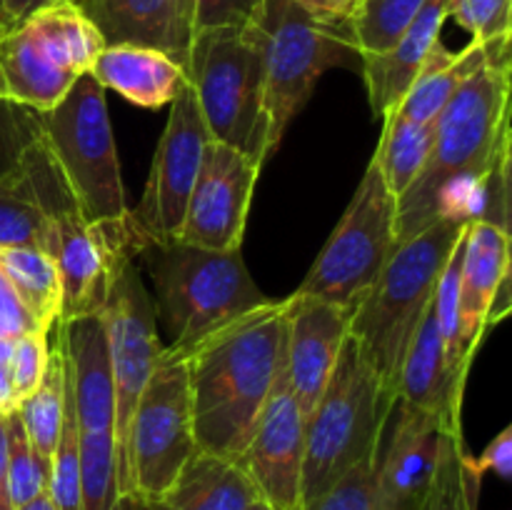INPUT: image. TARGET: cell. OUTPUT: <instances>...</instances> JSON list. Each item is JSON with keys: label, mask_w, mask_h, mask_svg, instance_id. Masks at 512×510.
I'll return each mask as SVG.
<instances>
[{"label": "cell", "mask_w": 512, "mask_h": 510, "mask_svg": "<svg viewBox=\"0 0 512 510\" xmlns=\"http://www.w3.org/2000/svg\"><path fill=\"white\" fill-rule=\"evenodd\" d=\"M38 140H43V115L0 98V178L18 168Z\"/></svg>", "instance_id": "cell-33"}, {"label": "cell", "mask_w": 512, "mask_h": 510, "mask_svg": "<svg viewBox=\"0 0 512 510\" xmlns=\"http://www.w3.org/2000/svg\"><path fill=\"white\" fill-rule=\"evenodd\" d=\"M260 495L243 465L195 453L165 495L168 510H245Z\"/></svg>", "instance_id": "cell-23"}, {"label": "cell", "mask_w": 512, "mask_h": 510, "mask_svg": "<svg viewBox=\"0 0 512 510\" xmlns=\"http://www.w3.org/2000/svg\"><path fill=\"white\" fill-rule=\"evenodd\" d=\"M505 150H510V40L495 43L440 110L428 163L398 198L395 248L438 223L445 185L483 173Z\"/></svg>", "instance_id": "cell-2"}, {"label": "cell", "mask_w": 512, "mask_h": 510, "mask_svg": "<svg viewBox=\"0 0 512 510\" xmlns=\"http://www.w3.org/2000/svg\"><path fill=\"white\" fill-rule=\"evenodd\" d=\"M195 453L188 360L163 353L130 420L118 493L163 503Z\"/></svg>", "instance_id": "cell-10"}, {"label": "cell", "mask_w": 512, "mask_h": 510, "mask_svg": "<svg viewBox=\"0 0 512 510\" xmlns=\"http://www.w3.org/2000/svg\"><path fill=\"white\" fill-rule=\"evenodd\" d=\"M15 510H55V505H53V500H50L48 490H45V493H40L38 498H33L30 503L20 505V508H15Z\"/></svg>", "instance_id": "cell-45"}, {"label": "cell", "mask_w": 512, "mask_h": 510, "mask_svg": "<svg viewBox=\"0 0 512 510\" xmlns=\"http://www.w3.org/2000/svg\"><path fill=\"white\" fill-rule=\"evenodd\" d=\"M510 278V230L503 225H465L458 280V330H455V375L468 380L475 353L490 328V305Z\"/></svg>", "instance_id": "cell-18"}, {"label": "cell", "mask_w": 512, "mask_h": 510, "mask_svg": "<svg viewBox=\"0 0 512 510\" xmlns=\"http://www.w3.org/2000/svg\"><path fill=\"white\" fill-rule=\"evenodd\" d=\"M208 140V128H205L198 100L188 83L170 103L168 123L160 135L158 148H155V158L140 203L128 210L135 253L148 243L178 240Z\"/></svg>", "instance_id": "cell-13"}, {"label": "cell", "mask_w": 512, "mask_h": 510, "mask_svg": "<svg viewBox=\"0 0 512 510\" xmlns=\"http://www.w3.org/2000/svg\"><path fill=\"white\" fill-rule=\"evenodd\" d=\"M245 510H275L273 508V505H268V503H265V500H255V503H250L248 505V508H245Z\"/></svg>", "instance_id": "cell-46"}, {"label": "cell", "mask_w": 512, "mask_h": 510, "mask_svg": "<svg viewBox=\"0 0 512 510\" xmlns=\"http://www.w3.org/2000/svg\"><path fill=\"white\" fill-rule=\"evenodd\" d=\"M135 260L153 278V313L163 353L188 358L200 343L270 303L240 250H208L183 240L148 243Z\"/></svg>", "instance_id": "cell-3"}, {"label": "cell", "mask_w": 512, "mask_h": 510, "mask_svg": "<svg viewBox=\"0 0 512 510\" xmlns=\"http://www.w3.org/2000/svg\"><path fill=\"white\" fill-rule=\"evenodd\" d=\"M303 455L305 418L290 388L283 343L278 375L240 465L258 488L260 500L273 505L275 510H300Z\"/></svg>", "instance_id": "cell-16"}, {"label": "cell", "mask_w": 512, "mask_h": 510, "mask_svg": "<svg viewBox=\"0 0 512 510\" xmlns=\"http://www.w3.org/2000/svg\"><path fill=\"white\" fill-rule=\"evenodd\" d=\"M395 208L398 200L370 160L343 218L295 293L353 313L395 253Z\"/></svg>", "instance_id": "cell-11"}, {"label": "cell", "mask_w": 512, "mask_h": 510, "mask_svg": "<svg viewBox=\"0 0 512 510\" xmlns=\"http://www.w3.org/2000/svg\"><path fill=\"white\" fill-rule=\"evenodd\" d=\"M48 495L55 510H83L80 500V455H78V425H75L73 395L65 380V408L60 438L55 453L50 458L48 470Z\"/></svg>", "instance_id": "cell-31"}, {"label": "cell", "mask_w": 512, "mask_h": 510, "mask_svg": "<svg viewBox=\"0 0 512 510\" xmlns=\"http://www.w3.org/2000/svg\"><path fill=\"white\" fill-rule=\"evenodd\" d=\"M495 43H500V40H495ZM495 43L470 40L460 53H450L443 43L435 45L423 68H420L418 78L413 80L408 93L398 103V108L390 110L388 115L410 120V123H435L440 110L448 105L455 90L478 70V65L488 58Z\"/></svg>", "instance_id": "cell-24"}, {"label": "cell", "mask_w": 512, "mask_h": 510, "mask_svg": "<svg viewBox=\"0 0 512 510\" xmlns=\"http://www.w3.org/2000/svg\"><path fill=\"white\" fill-rule=\"evenodd\" d=\"M393 403L395 395L348 333L333 375L305 420L300 508L318 500L360 460L378 453Z\"/></svg>", "instance_id": "cell-6"}, {"label": "cell", "mask_w": 512, "mask_h": 510, "mask_svg": "<svg viewBox=\"0 0 512 510\" xmlns=\"http://www.w3.org/2000/svg\"><path fill=\"white\" fill-rule=\"evenodd\" d=\"M423 3L425 0H363L350 20V33L360 58L393 48Z\"/></svg>", "instance_id": "cell-30"}, {"label": "cell", "mask_w": 512, "mask_h": 510, "mask_svg": "<svg viewBox=\"0 0 512 510\" xmlns=\"http://www.w3.org/2000/svg\"><path fill=\"white\" fill-rule=\"evenodd\" d=\"M185 73L210 140L263 165L270 158L263 55L248 25L195 33Z\"/></svg>", "instance_id": "cell-8"}, {"label": "cell", "mask_w": 512, "mask_h": 510, "mask_svg": "<svg viewBox=\"0 0 512 510\" xmlns=\"http://www.w3.org/2000/svg\"><path fill=\"white\" fill-rule=\"evenodd\" d=\"M0 248H38L48 255L53 253L50 223L25 173L23 160L0 178Z\"/></svg>", "instance_id": "cell-27"}, {"label": "cell", "mask_w": 512, "mask_h": 510, "mask_svg": "<svg viewBox=\"0 0 512 510\" xmlns=\"http://www.w3.org/2000/svg\"><path fill=\"white\" fill-rule=\"evenodd\" d=\"M105 45L130 43L155 48L188 68L198 0H75Z\"/></svg>", "instance_id": "cell-19"}, {"label": "cell", "mask_w": 512, "mask_h": 510, "mask_svg": "<svg viewBox=\"0 0 512 510\" xmlns=\"http://www.w3.org/2000/svg\"><path fill=\"white\" fill-rule=\"evenodd\" d=\"M350 315V310L313 295L293 293L285 298V360L290 388L305 420L333 375L348 338Z\"/></svg>", "instance_id": "cell-17"}, {"label": "cell", "mask_w": 512, "mask_h": 510, "mask_svg": "<svg viewBox=\"0 0 512 510\" xmlns=\"http://www.w3.org/2000/svg\"><path fill=\"white\" fill-rule=\"evenodd\" d=\"M33 330H43L30 313L25 310V305L20 303L18 295L13 293L8 280L0 273V335L10 340H18L20 335H28Z\"/></svg>", "instance_id": "cell-38"}, {"label": "cell", "mask_w": 512, "mask_h": 510, "mask_svg": "<svg viewBox=\"0 0 512 510\" xmlns=\"http://www.w3.org/2000/svg\"><path fill=\"white\" fill-rule=\"evenodd\" d=\"M5 430H8V490L15 510L48 490L50 465L43 463L30 445L18 408L5 413Z\"/></svg>", "instance_id": "cell-32"}, {"label": "cell", "mask_w": 512, "mask_h": 510, "mask_svg": "<svg viewBox=\"0 0 512 510\" xmlns=\"http://www.w3.org/2000/svg\"><path fill=\"white\" fill-rule=\"evenodd\" d=\"M0 510H13L8 490V430H5V413H0Z\"/></svg>", "instance_id": "cell-42"}, {"label": "cell", "mask_w": 512, "mask_h": 510, "mask_svg": "<svg viewBox=\"0 0 512 510\" xmlns=\"http://www.w3.org/2000/svg\"><path fill=\"white\" fill-rule=\"evenodd\" d=\"M15 408H18V400H15L13 385H10L8 368L0 365V413H10Z\"/></svg>", "instance_id": "cell-43"}, {"label": "cell", "mask_w": 512, "mask_h": 510, "mask_svg": "<svg viewBox=\"0 0 512 510\" xmlns=\"http://www.w3.org/2000/svg\"><path fill=\"white\" fill-rule=\"evenodd\" d=\"M50 3H55V0H0V38L18 28L35 10Z\"/></svg>", "instance_id": "cell-41"}, {"label": "cell", "mask_w": 512, "mask_h": 510, "mask_svg": "<svg viewBox=\"0 0 512 510\" xmlns=\"http://www.w3.org/2000/svg\"><path fill=\"white\" fill-rule=\"evenodd\" d=\"M0 273L30 318L43 330H53L63 308L55 260L38 248H0Z\"/></svg>", "instance_id": "cell-25"}, {"label": "cell", "mask_w": 512, "mask_h": 510, "mask_svg": "<svg viewBox=\"0 0 512 510\" xmlns=\"http://www.w3.org/2000/svg\"><path fill=\"white\" fill-rule=\"evenodd\" d=\"M63 408H65V358H63V345H60V338H58V330H55V343H50V360H48V370H45L43 383H40L28 398H23L18 403L20 423H23L25 433H28L30 445H33L35 453L40 455V460L48 465L60 438Z\"/></svg>", "instance_id": "cell-28"}, {"label": "cell", "mask_w": 512, "mask_h": 510, "mask_svg": "<svg viewBox=\"0 0 512 510\" xmlns=\"http://www.w3.org/2000/svg\"><path fill=\"white\" fill-rule=\"evenodd\" d=\"M483 473L465 453L460 418H445L440 433V453L435 465L425 510H478Z\"/></svg>", "instance_id": "cell-26"}, {"label": "cell", "mask_w": 512, "mask_h": 510, "mask_svg": "<svg viewBox=\"0 0 512 510\" xmlns=\"http://www.w3.org/2000/svg\"><path fill=\"white\" fill-rule=\"evenodd\" d=\"M463 390L465 385L450 375L448 363H445V343L433 298L405 350L398 385H395V400H403L420 410L460 415Z\"/></svg>", "instance_id": "cell-22"}, {"label": "cell", "mask_w": 512, "mask_h": 510, "mask_svg": "<svg viewBox=\"0 0 512 510\" xmlns=\"http://www.w3.org/2000/svg\"><path fill=\"white\" fill-rule=\"evenodd\" d=\"M108 340L110 375L115 393V453H118V483L125 465L130 420L135 405L163 355L153 300L143 283L135 258H123L115 268L108 298L100 310Z\"/></svg>", "instance_id": "cell-12"}, {"label": "cell", "mask_w": 512, "mask_h": 510, "mask_svg": "<svg viewBox=\"0 0 512 510\" xmlns=\"http://www.w3.org/2000/svg\"><path fill=\"white\" fill-rule=\"evenodd\" d=\"M263 0H198L195 33L213 28H245L253 23Z\"/></svg>", "instance_id": "cell-37"}, {"label": "cell", "mask_w": 512, "mask_h": 510, "mask_svg": "<svg viewBox=\"0 0 512 510\" xmlns=\"http://www.w3.org/2000/svg\"><path fill=\"white\" fill-rule=\"evenodd\" d=\"M103 48V35L75 0L43 5L0 38V98L50 113Z\"/></svg>", "instance_id": "cell-9"}, {"label": "cell", "mask_w": 512, "mask_h": 510, "mask_svg": "<svg viewBox=\"0 0 512 510\" xmlns=\"http://www.w3.org/2000/svg\"><path fill=\"white\" fill-rule=\"evenodd\" d=\"M50 360V330H33L20 335L13 345V355L8 360V378L13 385L15 400H23L43 383Z\"/></svg>", "instance_id": "cell-34"}, {"label": "cell", "mask_w": 512, "mask_h": 510, "mask_svg": "<svg viewBox=\"0 0 512 510\" xmlns=\"http://www.w3.org/2000/svg\"><path fill=\"white\" fill-rule=\"evenodd\" d=\"M512 0H453L450 15L473 35L475 43L510 40Z\"/></svg>", "instance_id": "cell-36"}, {"label": "cell", "mask_w": 512, "mask_h": 510, "mask_svg": "<svg viewBox=\"0 0 512 510\" xmlns=\"http://www.w3.org/2000/svg\"><path fill=\"white\" fill-rule=\"evenodd\" d=\"M465 225L458 218H440L398 245L370 293L350 315L348 333L393 395L405 350L435 298L440 275L463 238Z\"/></svg>", "instance_id": "cell-4"}, {"label": "cell", "mask_w": 512, "mask_h": 510, "mask_svg": "<svg viewBox=\"0 0 512 510\" xmlns=\"http://www.w3.org/2000/svg\"><path fill=\"white\" fill-rule=\"evenodd\" d=\"M110 510H168L165 503H148V500L133 498V495H120Z\"/></svg>", "instance_id": "cell-44"}, {"label": "cell", "mask_w": 512, "mask_h": 510, "mask_svg": "<svg viewBox=\"0 0 512 510\" xmlns=\"http://www.w3.org/2000/svg\"><path fill=\"white\" fill-rule=\"evenodd\" d=\"M293 3H298L305 13L323 20V23L345 25L353 20L363 0H293Z\"/></svg>", "instance_id": "cell-40"}, {"label": "cell", "mask_w": 512, "mask_h": 510, "mask_svg": "<svg viewBox=\"0 0 512 510\" xmlns=\"http://www.w3.org/2000/svg\"><path fill=\"white\" fill-rule=\"evenodd\" d=\"M260 168L250 155L208 140L178 240L208 250H240Z\"/></svg>", "instance_id": "cell-14"}, {"label": "cell", "mask_w": 512, "mask_h": 510, "mask_svg": "<svg viewBox=\"0 0 512 510\" xmlns=\"http://www.w3.org/2000/svg\"><path fill=\"white\" fill-rule=\"evenodd\" d=\"M375 458H378V453L360 460L333 488L325 490L318 500L300 510H373Z\"/></svg>", "instance_id": "cell-35"}, {"label": "cell", "mask_w": 512, "mask_h": 510, "mask_svg": "<svg viewBox=\"0 0 512 510\" xmlns=\"http://www.w3.org/2000/svg\"><path fill=\"white\" fill-rule=\"evenodd\" d=\"M445 418L458 413H435L395 400L375 458L373 510H425Z\"/></svg>", "instance_id": "cell-15"}, {"label": "cell", "mask_w": 512, "mask_h": 510, "mask_svg": "<svg viewBox=\"0 0 512 510\" xmlns=\"http://www.w3.org/2000/svg\"><path fill=\"white\" fill-rule=\"evenodd\" d=\"M450 3L453 0H425L423 8L418 10L413 23L403 30L393 48L360 58L370 108L378 118H385L390 110L398 108L428 60L430 50L440 43V33L450 15Z\"/></svg>", "instance_id": "cell-20"}, {"label": "cell", "mask_w": 512, "mask_h": 510, "mask_svg": "<svg viewBox=\"0 0 512 510\" xmlns=\"http://www.w3.org/2000/svg\"><path fill=\"white\" fill-rule=\"evenodd\" d=\"M43 140L83 218L135 258L105 88L93 75H80L68 95L43 113Z\"/></svg>", "instance_id": "cell-5"}, {"label": "cell", "mask_w": 512, "mask_h": 510, "mask_svg": "<svg viewBox=\"0 0 512 510\" xmlns=\"http://www.w3.org/2000/svg\"><path fill=\"white\" fill-rule=\"evenodd\" d=\"M383 120V138H380L373 160L380 168L388 190L398 200L428 163L435 123H410V120H400L395 115H385Z\"/></svg>", "instance_id": "cell-29"}, {"label": "cell", "mask_w": 512, "mask_h": 510, "mask_svg": "<svg viewBox=\"0 0 512 510\" xmlns=\"http://www.w3.org/2000/svg\"><path fill=\"white\" fill-rule=\"evenodd\" d=\"M475 468L480 473H488L493 470L495 475H500L503 480L512 478V428H503L493 438V443L485 448V453L475 460Z\"/></svg>", "instance_id": "cell-39"}, {"label": "cell", "mask_w": 512, "mask_h": 510, "mask_svg": "<svg viewBox=\"0 0 512 510\" xmlns=\"http://www.w3.org/2000/svg\"><path fill=\"white\" fill-rule=\"evenodd\" d=\"M283 343L285 300H270L185 358L200 453L240 465L278 375Z\"/></svg>", "instance_id": "cell-1"}, {"label": "cell", "mask_w": 512, "mask_h": 510, "mask_svg": "<svg viewBox=\"0 0 512 510\" xmlns=\"http://www.w3.org/2000/svg\"><path fill=\"white\" fill-rule=\"evenodd\" d=\"M90 75L105 90H115L140 108H163L188 85V73L170 55L130 43L105 45Z\"/></svg>", "instance_id": "cell-21"}, {"label": "cell", "mask_w": 512, "mask_h": 510, "mask_svg": "<svg viewBox=\"0 0 512 510\" xmlns=\"http://www.w3.org/2000/svg\"><path fill=\"white\" fill-rule=\"evenodd\" d=\"M263 55V103L270 155L330 68L360 65L350 23H323L293 0H263L248 25Z\"/></svg>", "instance_id": "cell-7"}]
</instances>
